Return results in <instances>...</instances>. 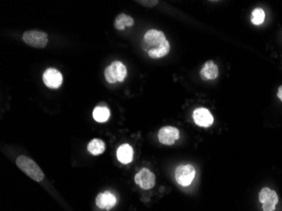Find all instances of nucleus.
Listing matches in <instances>:
<instances>
[{
	"instance_id": "obj_1",
	"label": "nucleus",
	"mask_w": 282,
	"mask_h": 211,
	"mask_svg": "<svg viewBox=\"0 0 282 211\" xmlns=\"http://www.w3.org/2000/svg\"><path fill=\"white\" fill-rule=\"evenodd\" d=\"M143 48L151 58H161L170 52V43L161 31L151 29L144 36Z\"/></svg>"
},
{
	"instance_id": "obj_2",
	"label": "nucleus",
	"mask_w": 282,
	"mask_h": 211,
	"mask_svg": "<svg viewBox=\"0 0 282 211\" xmlns=\"http://www.w3.org/2000/svg\"><path fill=\"white\" fill-rule=\"evenodd\" d=\"M17 167L34 181L40 183L44 178V173L33 160L25 156H20L16 159Z\"/></svg>"
},
{
	"instance_id": "obj_3",
	"label": "nucleus",
	"mask_w": 282,
	"mask_h": 211,
	"mask_svg": "<svg viewBox=\"0 0 282 211\" xmlns=\"http://www.w3.org/2000/svg\"><path fill=\"white\" fill-rule=\"evenodd\" d=\"M105 79L109 84L123 82L128 75L125 65L120 61H114L107 66L104 72Z\"/></svg>"
},
{
	"instance_id": "obj_4",
	"label": "nucleus",
	"mask_w": 282,
	"mask_h": 211,
	"mask_svg": "<svg viewBox=\"0 0 282 211\" xmlns=\"http://www.w3.org/2000/svg\"><path fill=\"white\" fill-rule=\"evenodd\" d=\"M195 168L192 165H180L175 171L177 183L183 187L189 186L195 177Z\"/></svg>"
},
{
	"instance_id": "obj_5",
	"label": "nucleus",
	"mask_w": 282,
	"mask_h": 211,
	"mask_svg": "<svg viewBox=\"0 0 282 211\" xmlns=\"http://www.w3.org/2000/svg\"><path fill=\"white\" fill-rule=\"evenodd\" d=\"M259 199L262 204V209L264 211H275L279 202L276 192L267 187L260 190Z\"/></svg>"
},
{
	"instance_id": "obj_6",
	"label": "nucleus",
	"mask_w": 282,
	"mask_h": 211,
	"mask_svg": "<svg viewBox=\"0 0 282 211\" xmlns=\"http://www.w3.org/2000/svg\"><path fill=\"white\" fill-rule=\"evenodd\" d=\"M22 39L25 42V44L35 48H44L48 42L47 33L39 31L25 32L23 34Z\"/></svg>"
},
{
	"instance_id": "obj_7",
	"label": "nucleus",
	"mask_w": 282,
	"mask_h": 211,
	"mask_svg": "<svg viewBox=\"0 0 282 211\" xmlns=\"http://www.w3.org/2000/svg\"><path fill=\"white\" fill-rule=\"evenodd\" d=\"M134 182L145 190L153 189L156 184V175L148 168H142L134 176Z\"/></svg>"
},
{
	"instance_id": "obj_8",
	"label": "nucleus",
	"mask_w": 282,
	"mask_h": 211,
	"mask_svg": "<svg viewBox=\"0 0 282 211\" xmlns=\"http://www.w3.org/2000/svg\"><path fill=\"white\" fill-rule=\"evenodd\" d=\"M42 80L46 86L50 89H59L62 85L63 75L60 70L50 68L45 70Z\"/></svg>"
},
{
	"instance_id": "obj_9",
	"label": "nucleus",
	"mask_w": 282,
	"mask_h": 211,
	"mask_svg": "<svg viewBox=\"0 0 282 211\" xmlns=\"http://www.w3.org/2000/svg\"><path fill=\"white\" fill-rule=\"evenodd\" d=\"M180 133L177 128L173 126H165L158 132V139L160 143L165 145H172L179 139Z\"/></svg>"
},
{
	"instance_id": "obj_10",
	"label": "nucleus",
	"mask_w": 282,
	"mask_h": 211,
	"mask_svg": "<svg viewBox=\"0 0 282 211\" xmlns=\"http://www.w3.org/2000/svg\"><path fill=\"white\" fill-rule=\"evenodd\" d=\"M193 121L196 125L203 128H209L214 123V117L210 110L205 107H199L193 112Z\"/></svg>"
},
{
	"instance_id": "obj_11",
	"label": "nucleus",
	"mask_w": 282,
	"mask_h": 211,
	"mask_svg": "<svg viewBox=\"0 0 282 211\" xmlns=\"http://www.w3.org/2000/svg\"><path fill=\"white\" fill-rule=\"evenodd\" d=\"M117 203L116 196L109 191L100 193L96 198V204L100 209L110 210L112 209Z\"/></svg>"
},
{
	"instance_id": "obj_12",
	"label": "nucleus",
	"mask_w": 282,
	"mask_h": 211,
	"mask_svg": "<svg viewBox=\"0 0 282 211\" xmlns=\"http://www.w3.org/2000/svg\"><path fill=\"white\" fill-rule=\"evenodd\" d=\"M200 75L203 80H215L219 75V69L214 61L209 60L201 69Z\"/></svg>"
},
{
	"instance_id": "obj_13",
	"label": "nucleus",
	"mask_w": 282,
	"mask_h": 211,
	"mask_svg": "<svg viewBox=\"0 0 282 211\" xmlns=\"http://www.w3.org/2000/svg\"><path fill=\"white\" fill-rule=\"evenodd\" d=\"M117 158L123 164H129L134 159V149L129 144H124L117 150Z\"/></svg>"
},
{
	"instance_id": "obj_14",
	"label": "nucleus",
	"mask_w": 282,
	"mask_h": 211,
	"mask_svg": "<svg viewBox=\"0 0 282 211\" xmlns=\"http://www.w3.org/2000/svg\"><path fill=\"white\" fill-rule=\"evenodd\" d=\"M134 24V19L130 15L125 14H120L114 20V27L119 31H124L126 27H131Z\"/></svg>"
},
{
	"instance_id": "obj_15",
	"label": "nucleus",
	"mask_w": 282,
	"mask_h": 211,
	"mask_svg": "<svg viewBox=\"0 0 282 211\" xmlns=\"http://www.w3.org/2000/svg\"><path fill=\"white\" fill-rule=\"evenodd\" d=\"M106 145L102 139H93L87 145V149L93 156H99L105 152Z\"/></svg>"
},
{
	"instance_id": "obj_16",
	"label": "nucleus",
	"mask_w": 282,
	"mask_h": 211,
	"mask_svg": "<svg viewBox=\"0 0 282 211\" xmlns=\"http://www.w3.org/2000/svg\"><path fill=\"white\" fill-rule=\"evenodd\" d=\"M93 118H94L97 122L98 123H105L109 119L110 117V111L106 107H102V106H98V107H95V109L93 110V113H92Z\"/></svg>"
},
{
	"instance_id": "obj_17",
	"label": "nucleus",
	"mask_w": 282,
	"mask_h": 211,
	"mask_svg": "<svg viewBox=\"0 0 282 211\" xmlns=\"http://www.w3.org/2000/svg\"><path fill=\"white\" fill-rule=\"evenodd\" d=\"M265 19V13L261 8H256L251 14V21L255 25H260L264 23Z\"/></svg>"
},
{
	"instance_id": "obj_18",
	"label": "nucleus",
	"mask_w": 282,
	"mask_h": 211,
	"mask_svg": "<svg viewBox=\"0 0 282 211\" xmlns=\"http://www.w3.org/2000/svg\"><path fill=\"white\" fill-rule=\"evenodd\" d=\"M137 2L139 3L140 5H144V6H146V7H154V6H156L157 4H158V1H154V0H152V1H150V0H148V1H137Z\"/></svg>"
},
{
	"instance_id": "obj_19",
	"label": "nucleus",
	"mask_w": 282,
	"mask_h": 211,
	"mask_svg": "<svg viewBox=\"0 0 282 211\" xmlns=\"http://www.w3.org/2000/svg\"><path fill=\"white\" fill-rule=\"evenodd\" d=\"M277 97L282 102V85H280L279 89H278Z\"/></svg>"
}]
</instances>
